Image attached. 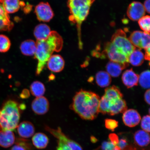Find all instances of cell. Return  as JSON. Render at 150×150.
Returning <instances> with one entry per match:
<instances>
[{
  "mask_svg": "<svg viewBox=\"0 0 150 150\" xmlns=\"http://www.w3.org/2000/svg\"><path fill=\"white\" fill-rule=\"evenodd\" d=\"M30 93L29 91L27 89L24 90L21 94V97L22 98H26L29 97Z\"/></svg>",
  "mask_w": 150,
  "mask_h": 150,
  "instance_id": "60d3db41",
  "label": "cell"
},
{
  "mask_svg": "<svg viewBox=\"0 0 150 150\" xmlns=\"http://www.w3.org/2000/svg\"><path fill=\"white\" fill-rule=\"evenodd\" d=\"M58 146L56 150H71L69 146L65 142L58 140Z\"/></svg>",
  "mask_w": 150,
  "mask_h": 150,
  "instance_id": "d590c367",
  "label": "cell"
},
{
  "mask_svg": "<svg viewBox=\"0 0 150 150\" xmlns=\"http://www.w3.org/2000/svg\"><path fill=\"white\" fill-rule=\"evenodd\" d=\"M16 140L14 133L11 131H0V146L5 148L11 147Z\"/></svg>",
  "mask_w": 150,
  "mask_h": 150,
  "instance_id": "2e32d148",
  "label": "cell"
},
{
  "mask_svg": "<svg viewBox=\"0 0 150 150\" xmlns=\"http://www.w3.org/2000/svg\"><path fill=\"white\" fill-rule=\"evenodd\" d=\"M149 114H150V108H149Z\"/></svg>",
  "mask_w": 150,
  "mask_h": 150,
  "instance_id": "f6af8a7d",
  "label": "cell"
},
{
  "mask_svg": "<svg viewBox=\"0 0 150 150\" xmlns=\"http://www.w3.org/2000/svg\"><path fill=\"white\" fill-rule=\"evenodd\" d=\"M32 142L34 146L38 149H45L47 146L49 139L47 136L42 133H37L33 136Z\"/></svg>",
  "mask_w": 150,
  "mask_h": 150,
  "instance_id": "cb8c5ba5",
  "label": "cell"
},
{
  "mask_svg": "<svg viewBox=\"0 0 150 150\" xmlns=\"http://www.w3.org/2000/svg\"><path fill=\"white\" fill-rule=\"evenodd\" d=\"M100 58H108L111 61L128 65V58L116 47L111 42L105 43L104 49L100 52Z\"/></svg>",
  "mask_w": 150,
  "mask_h": 150,
  "instance_id": "8992f818",
  "label": "cell"
},
{
  "mask_svg": "<svg viewBox=\"0 0 150 150\" xmlns=\"http://www.w3.org/2000/svg\"><path fill=\"white\" fill-rule=\"evenodd\" d=\"M145 55L140 50L135 49L128 58V62L134 67L140 66L143 64Z\"/></svg>",
  "mask_w": 150,
  "mask_h": 150,
  "instance_id": "603a6c76",
  "label": "cell"
},
{
  "mask_svg": "<svg viewBox=\"0 0 150 150\" xmlns=\"http://www.w3.org/2000/svg\"><path fill=\"white\" fill-rule=\"evenodd\" d=\"M139 81L144 88L150 89V71L146 70L142 72L139 76Z\"/></svg>",
  "mask_w": 150,
  "mask_h": 150,
  "instance_id": "83f0119b",
  "label": "cell"
},
{
  "mask_svg": "<svg viewBox=\"0 0 150 150\" xmlns=\"http://www.w3.org/2000/svg\"><path fill=\"white\" fill-rule=\"evenodd\" d=\"M36 49V42L31 39L24 41L20 46V50L22 53L27 56L35 55Z\"/></svg>",
  "mask_w": 150,
  "mask_h": 150,
  "instance_id": "ffe728a7",
  "label": "cell"
},
{
  "mask_svg": "<svg viewBox=\"0 0 150 150\" xmlns=\"http://www.w3.org/2000/svg\"><path fill=\"white\" fill-rule=\"evenodd\" d=\"M17 131L19 135L22 138H28L32 136L35 132V128L30 122L24 121L18 125Z\"/></svg>",
  "mask_w": 150,
  "mask_h": 150,
  "instance_id": "9a60e30c",
  "label": "cell"
},
{
  "mask_svg": "<svg viewBox=\"0 0 150 150\" xmlns=\"http://www.w3.org/2000/svg\"><path fill=\"white\" fill-rule=\"evenodd\" d=\"M142 32L140 31H134L131 34L129 37V40L133 45L139 49L140 48Z\"/></svg>",
  "mask_w": 150,
  "mask_h": 150,
  "instance_id": "f1b7e54d",
  "label": "cell"
},
{
  "mask_svg": "<svg viewBox=\"0 0 150 150\" xmlns=\"http://www.w3.org/2000/svg\"><path fill=\"white\" fill-rule=\"evenodd\" d=\"M11 150H26V149L22 146L16 144V145L13 146Z\"/></svg>",
  "mask_w": 150,
  "mask_h": 150,
  "instance_id": "b9f144b4",
  "label": "cell"
},
{
  "mask_svg": "<svg viewBox=\"0 0 150 150\" xmlns=\"http://www.w3.org/2000/svg\"><path fill=\"white\" fill-rule=\"evenodd\" d=\"M4 0H0V3H3Z\"/></svg>",
  "mask_w": 150,
  "mask_h": 150,
  "instance_id": "ee69618b",
  "label": "cell"
},
{
  "mask_svg": "<svg viewBox=\"0 0 150 150\" xmlns=\"http://www.w3.org/2000/svg\"><path fill=\"white\" fill-rule=\"evenodd\" d=\"M139 76L132 69L127 70L123 73L122 79L125 85L130 88L138 85Z\"/></svg>",
  "mask_w": 150,
  "mask_h": 150,
  "instance_id": "4fadbf2b",
  "label": "cell"
},
{
  "mask_svg": "<svg viewBox=\"0 0 150 150\" xmlns=\"http://www.w3.org/2000/svg\"><path fill=\"white\" fill-rule=\"evenodd\" d=\"M109 138H110V141L115 145H118L119 144V138L117 134H110L109 136Z\"/></svg>",
  "mask_w": 150,
  "mask_h": 150,
  "instance_id": "8d00e7d4",
  "label": "cell"
},
{
  "mask_svg": "<svg viewBox=\"0 0 150 150\" xmlns=\"http://www.w3.org/2000/svg\"><path fill=\"white\" fill-rule=\"evenodd\" d=\"M138 24L140 29L144 32L150 33V16H144L139 20Z\"/></svg>",
  "mask_w": 150,
  "mask_h": 150,
  "instance_id": "1f68e13d",
  "label": "cell"
},
{
  "mask_svg": "<svg viewBox=\"0 0 150 150\" xmlns=\"http://www.w3.org/2000/svg\"><path fill=\"white\" fill-rule=\"evenodd\" d=\"M141 127L143 130L150 132V115H146L142 117Z\"/></svg>",
  "mask_w": 150,
  "mask_h": 150,
  "instance_id": "836d02e7",
  "label": "cell"
},
{
  "mask_svg": "<svg viewBox=\"0 0 150 150\" xmlns=\"http://www.w3.org/2000/svg\"><path fill=\"white\" fill-rule=\"evenodd\" d=\"M30 90L32 94L36 97L43 96L46 91L44 84L37 81L32 83L30 86Z\"/></svg>",
  "mask_w": 150,
  "mask_h": 150,
  "instance_id": "4316f807",
  "label": "cell"
},
{
  "mask_svg": "<svg viewBox=\"0 0 150 150\" xmlns=\"http://www.w3.org/2000/svg\"><path fill=\"white\" fill-rule=\"evenodd\" d=\"M110 106V101L103 96L100 98L99 104V112L103 114H108Z\"/></svg>",
  "mask_w": 150,
  "mask_h": 150,
  "instance_id": "f546056e",
  "label": "cell"
},
{
  "mask_svg": "<svg viewBox=\"0 0 150 150\" xmlns=\"http://www.w3.org/2000/svg\"><path fill=\"white\" fill-rule=\"evenodd\" d=\"M105 125L106 128L114 131L118 126V122L115 120L106 119L105 121Z\"/></svg>",
  "mask_w": 150,
  "mask_h": 150,
  "instance_id": "e575fe53",
  "label": "cell"
},
{
  "mask_svg": "<svg viewBox=\"0 0 150 150\" xmlns=\"http://www.w3.org/2000/svg\"><path fill=\"white\" fill-rule=\"evenodd\" d=\"M144 5L145 11L150 14V0H145Z\"/></svg>",
  "mask_w": 150,
  "mask_h": 150,
  "instance_id": "f35d334b",
  "label": "cell"
},
{
  "mask_svg": "<svg viewBox=\"0 0 150 150\" xmlns=\"http://www.w3.org/2000/svg\"><path fill=\"white\" fill-rule=\"evenodd\" d=\"M127 110L126 102L123 98L119 99L115 102L110 103V106L108 114L114 115L124 112Z\"/></svg>",
  "mask_w": 150,
  "mask_h": 150,
  "instance_id": "44dd1931",
  "label": "cell"
},
{
  "mask_svg": "<svg viewBox=\"0 0 150 150\" xmlns=\"http://www.w3.org/2000/svg\"><path fill=\"white\" fill-rule=\"evenodd\" d=\"M11 46L10 40L6 35H0V52L8 51Z\"/></svg>",
  "mask_w": 150,
  "mask_h": 150,
  "instance_id": "4dcf8cb0",
  "label": "cell"
},
{
  "mask_svg": "<svg viewBox=\"0 0 150 150\" xmlns=\"http://www.w3.org/2000/svg\"><path fill=\"white\" fill-rule=\"evenodd\" d=\"M95 1V0H67V7L70 14L69 19L76 24L80 49H82L83 45L81 39L82 24L87 18L90 8Z\"/></svg>",
  "mask_w": 150,
  "mask_h": 150,
  "instance_id": "3957f363",
  "label": "cell"
},
{
  "mask_svg": "<svg viewBox=\"0 0 150 150\" xmlns=\"http://www.w3.org/2000/svg\"><path fill=\"white\" fill-rule=\"evenodd\" d=\"M3 6L7 13H14L20 8L21 1L20 0H4Z\"/></svg>",
  "mask_w": 150,
  "mask_h": 150,
  "instance_id": "484cf974",
  "label": "cell"
},
{
  "mask_svg": "<svg viewBox=\"0 0 150 150\" xmlns=\"http://www.w3.org/2000/svg\"><path fill=\"white\" fill-rule=\"evenodd\" d=\"M110 103H113L120 99L123 98V95L117 87L113 86L105 90L104 95Z\"/></svg>",
  "mask_w": 150,
  "mask_h": 150,
  "instance_id": "7402d4cb",
  "label": "cell"
},
{
  "mask_svg": "<svg viewBox=\"0 0 150 150\" xmlns=\"http://www.w3.org/2000/svg\"><path fill=\"white\" fill-rule=\"evenodd\" d=\"M100 100L96 93L81 89L74 95L70 108L82 119L92 120L99 114Z\"/></svg>",
  "mask_w": 150,
  "mask_h": 150,
  "instance_id": "6da1fadb",
  "label": "cell"
},
{
  "mask_svg": "<svg viewBox=\"0 0 150 150\" xmlns=\"http://www.w3.org/2000/svg\"><path fill=\"white\" fill-rule=\"evenodd\" d=\"M35 12L38 20L41 22H50L54 16L51 6L47 2L39 3L35 6Z\"/></svg>",
  "mask_w": 150,
  "mask_h": 150,
  "instance_id": "52a82bcc",
  "label": "cell"
},
{
  "mask_svg": "<svg viewBox=\"0 0 150 150\" xmlns=\"http://www.w3.org/2000/svg\"><path fill=\"white\" fill-rule=\"evenodd\" d=\"M150 46V34L142 32L140 49H146Z\"/></svg>",
  "mask_w": 150,
  "mask_h": 150,
  "instance_id": "d6a6232c",
  "label": "cell"
},
{
  "mask_svg": "<svg viewBox=\"0 0 150 150\" xmlns=\"http://www.w3.org/2000/svg\"><path fill=\"white\" fill-rule=\"evenodd\" d=\"M111 41L120 51L128 58L136 49L127 38L126 33L121 29H118L112 35Z\"/></svg>",
  "mask_w": 150,
  "mask_h": 150,
  "instance_id": "5b68a950",
  "label": "cell"
},
{
  "mask_svg": "<svg viewBox=\"0 0 150 150\" xmlns=\"http://www.w3.org/2000/svg\"><path fill=\"white\" fill-rule=\"evenodd\" d=\"M35 58L38 61L36 74L39 75L54 52H59L63 48L62 37L55 31H52L49 36L44 40L37 41Z\"/></svg>",
  "mask_w": 150,
  "mask_h": 150,
  "instance_id": "7a4b0ae2",
  "label": "cell"
},
{
  "mask_svg": "<svg viewBox=\"0 0 150 150\" xmlns=\"http://www.w3.org/2000/svg\"><path fill=\"white\" fill-rule=\"evenodd\" d=\"M13 27L14 24L10 20L8 14L0 4V31H10Z\"/></svg>",
  "mask_w": 150,
  "mask_h": 150,
  "instance_id": "5bb4252c",
  "label": "cell"
},
{
  "mask_svg": "<svg viewBox=\"0 0 150 150\" xmlns=\"http://www.w3.org/2000/svg\"><path fill=\"white\" fill-rule=\"evenodd\" d=\"M52 31L49 26L45 24H40L35 27L34 35L37 41L44 40L49 36Z\"/></svg>",
  "mask_w": 150,
  "mask_h": 150,
  "instance_id": "d6986e66",
  "label": "cell"
},
{
  "mask_svg": "<svg viewBox=\"0 0 150 150\" xmlns=\"http://www.w3.org/2000/svg\"><path fill=\"white\" fill-rule=\"evenodd\" d=\"M127 16L133 21L139 20L145 14L143 4L140 2H132L129 5L127 12Z\"/></svg>",
  "mask_w": 150,
  "mask_h": 150,
  "instance_id": "9c48e42d",
  "label": "cell"
},
{
  "mask_svg": "<svg viewBox=\"0 0 150 150\" xmlns=\"http://www.w3.org/2000/svg\"><path fill=\"white\" fill-rule=\"evenodd\" d=\"M31 108L35 113L43 115L46 113L49 109V102L45 97H36L32 103Z\"/></svg>",
  "mask_w": 150,
  "mask_h": 150,
  "instance_id": "30bf717a",
  "label": "cell"
},
{
  "mask_svg": "<svg viewBox=\"0 0 150 150\" xmlns=\"http://www.w3.org/2000/svg\"><path fill=\"white\" fill-rule=\"evenodd\" d=\"M49 70L52 72L58 73L63 70L65 66V61L60 55H52L47 63Z\"/></svg>",
  "mask_w": 150,
  "mask_h": 150,
  "instance_id": "7c38bea8",
  "label": "cell"
},
{
  "mask_svg": "<svg viewBox=\"0 0 150 150\" xmlns=\"http://www.w3.org/2000/svg\"><path fill=\"white\" fill-rule=\"evenodd\" d=\"M27 6L25 7H24V12L25 13H28L30 12V11L31 10V9L30 5H27Z\"/></svg>",
  "mask_w": 150,
  "mask_h": 150,
  "instance_id": "7bdbcfd3",
  "label": "cell"
},
{
  "mask_svg": "<svg viewBox=\"0 0 150 150\" xmlns=\"http://www.w3.org/2000/svg\"><path fill=\"white\" fill-rule=\"evenodd\" d=\"M134 140L137 145L140 147H146L150 143V134L143 130H138L134 133Z\"/></svg>",
  "mask_w": 150,
  "mask_h": 150,
  "instance_id": "ac0fdd59",
  "label": "cell"
},
{
  "mask_svg": "<svg viewBox=\"0 0 150 150\" xmlns=\"http://www.w3.org/2000/svg\"><path fill=\"white\" fill-rule=\"evenodd\" d=\"M20 105L9 100L3 103L0 110V131L14 130L17 127L20 118Z\"/></svg>",
  "mask_w": 150,
  "mask_h": 150,
  "instance_id": "277c9868",
  "label": "cell"
},
{
  "mask_svg": "<svg viewBox=\"0 0 150 150\" xmlns=\"http://www.w3.org/2000/svg\"><path fill=\"white\" fill-rule=\"evenodd\" d=\"M128 66V65L110 61L107 64L106 68L110 76L116 78L119 76L122 71Z\"/></svg>",
  "mask_w": 150,
  "mask_h": 150,
  "instance_id": "e0dca14e",
  "label": "cell"
},
{
  "mask_svg": "<svg viewBox=\"0 0 150 150\" xmlns=\"http://www.w3.org/2000/svg\"><path fill=\"white\" fill-rule=\"evenodd\" d=\"M95 79L97 85L102 88L108 87L112 81L110 75L107 72L104 71H100L97 73Z\"/></svg>",
  "mask_w": 150,
  "mask_h": 150,
  "instance_id": "d4e9b609",
  "label": "cell"
},
{
  "mask_svg": "<svg viewBox=\"0 0 150 150\" xmlns=\"http://www.w3.org/2000/svg\"><path fill=\"white\" fill-rule=\"evenodd\" d=\"M145 50V59L146 60L149 61V65H150V46Z\"/></svg>",
  "mask_w": 150,
  "mask_h": 150,
  "instance_id": "ab89813d",
  "label": "cell"
},
{
  "mask_svg": "<svg viewBox=\"0 0 150 150\" xmlns=\"http://www.w3.org/2000/svg\"><path fill=\"white\" fill-rule=\"evenodd\" d=\"M45 129L52 136L57 138L58 140L61 141L67 144L70 148L71 150H83L79 144L70 139L68 137L65 135L59 127L55 129L46 126L45 127Z\"/></svg>",
  "mask_w": 150,
  "mask_h": 150,
  "instance_id": "ba28073f",
  "label": "cell"
},
{
  "mask_svg": "<svg viewBox=\"0 0 150 150\" xmlns=\"http://www.w3.org/2000/svg\"><path fill=\"white\" fill-rule=\"evenodd\" d=\"M144 98L146 102L150 105V89L146 91L144 95Z\"/></svg>",
  "mask_w": 150,
  "mask_h": 150,
  "instance_id": "74e56055",
  "label": "cell"
},
{
  "mask_svg": "<svg viewBox=\"0 0 150 150\" xmlns=\"http://www.w3.org/2000/svg\"><path fill=\"white\" fill-rule=\"evenodd\" d=\"M122 119L123 123L126 126L134 127L139 124L141 118L137 110L131 109L127 110L123 112Z\"/></svg>",
  "mask_w": 150,
  "mask_h": 150,
  "instance_id": "8fae6325",
  "label": "cell"
}]
</instances>
